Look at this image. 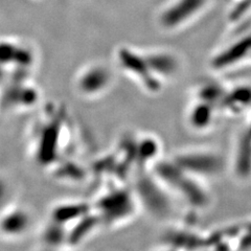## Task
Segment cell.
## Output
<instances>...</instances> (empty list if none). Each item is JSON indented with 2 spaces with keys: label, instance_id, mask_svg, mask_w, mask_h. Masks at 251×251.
Masks as SVG:
<instances>
[{
  "label": "cell",
  "instance_id": "6da1fadb",
  "mask_svg": "<svg viewBox=\"0 0 251 251\" xmlns=\"http://www.w3.org/2000/svg\"><path fill=\"white\" fill-rule=\"evenodd\" d=\"M158 177L163 183H167L192 206L206 207L210 197L206 188L200 184L198 178L188 174L174 161L162 163L158 169Z\"/></svg>",
  "mask_w": 251,
  "mask_h": 251
},
{
  "label": "cell",
  "instance_id": "7a4b0ae2",
  "mask_svg": "<svg viewBox=\"0 0 251 251\" xmlns=\"http://www.w3.org/2000/svg\"><path fill=\"white\" fill-rule=\"evenodd\" d=\"M188 174L195 177H216L225 169L223 157L215 151L194 150L180 153L173 159Z\"/></svg>",
  "mask_w": 251,
  "mask_h": 251
},
{
  "label": "cell",
  "instance_id": "3957f363",
  "mask_svg": "<svg viewBox=\"0 0 251 251\" xmlns=\"http://www.w3.org/2000/svg\"><path fill=\"white\" fill-rule=\"evenodd\" d=\"M119 62L123 69L135 76L145 87L151 91L160 89V82L149 66L145 54L136 50L124 47L119 51Z\"/></svg>",
  "mask_w": 251,
  "mask_h": 251
},
{
  "label": "cell",
  "instance_id": "277c9868",
  "mask_svg": "<svg viewBox=\"0 0 251 251\" xmlns=\"http://www.w3.org/2000/svg\"><path fill=\"white\" fill-rule=\"evenodd\" d=\"M111 74L103 65H93L84 69L76 80L77 89L84 96L93 97L106 90L111 83Z\"/></svg>",
  "mask_w": 251,
  "mask_h": 251
},
{
  "label": "cell",
  "instance_id": "5b68a950",
  "mask_svg": "<svg viewBox=\"0 0 251 251\" xmlns=\"http://www.w3.org/2000/svg\"><path fill=\"white\" fill-rule=\"evenodd\" d=\"M205 0H178L164 11L160 17L161 25L167 28L178 26L186 19L198 12L203 6Z\"/></svg>",
  "mask_w": 251,
  "mask_h": 251
},
{
  "label": "cell",
  "instance_id": "8992f818",
  "mask_svg": "<svg viewBox=\"0 0 251 251\" xmlns=\"http://www.w3.org/2000/svg\"><path fill=\"white\" fill-rule=\"evenodd\" d=\"M30 217L25 209H5L0 215V232L9 238H18L26 233Z\"/></svg>",
  "mask_w": 251,
  "mask_h": 251
},
{
  "label": "cell",
  "instance_id": "52a82bcc",
  "mask_svg": "<svg viewBox=\"0 0 251 251\" xmlns=\"http://www.w3.org/2000/svg\"><path fill=\"white\" fill-rule=\"evenodd\" d=\"M233 169L241 179L251 176V135L245 130L239 137L235 149Z\"/></svg>",
  "mask_w": 251,
  "mask_h": 251
},
{
  "label": "cell",
  "instance_id": "ba28073f",
  "mask_svg": "<svg viewBox=\"0 0 251 251\" xmlns=\"http://www.w3.org/2000/svg\"><path fill=\"white\" fill-rule=\"evenodd\" d=\"M168 246L179 251H193L205 249L207 238L186 230H174L167 235Z\"/></svg>",
  "mask_w": 251,
  "mask_h": 251
},
{
  "label": "cell",
  "instance_id": "9c48e42d",
  "mask_svg": "<svg viewBox=\"0 0 251 251\" xmlns=\"http://www.w3.org/2000/svg\"><path fill=\"white\" fill-rule=\"evenodd\" d=\"M216 106L198 100L187 112V123L195 131H205L214 123Z\"/></svg>",
  "mask_w": 251,
  "mask_h": 251
},
{
  "label": "cell",
  "instance_id": "30bf717a",
  "mask_svg": "<svg viewBox=\"0 0 251 251\" xmlns=\"http://www.w3.org/2000/svg\"><path fill=\"white\" fill-rule=\"evenodd\" d=\"M33 60L31 51L25 46H20L12 41H0V66L16 63L17 65L25 67Z\"/></svg>",
  "mask_w": 251,
  "mask_h": 251
},
{
  "label": "cell",
  "instance_id": "8fae6325",
  "mask_svg": "<svg viewBox=\"0 0 251 251\" xmlns=\"http://www.w3.org/2000/svg\"><path fill=\"white\" fill-rule=\"evenodd\" d=\"M220 107L232 114L244 112L251 107V86H239L227 92Z\"/></svg>",
  "mask_w": 251,
  "mask_h": 251
},
{
  "label": "cell",
  "instance_id": "7c38bea8",
  "mask_svg": "<svg viewBox=\"0 0 251 251\" xmlns=\"http://www.w3.org/2000/svg\"><path fill=\"white\" fill-rule=\"evenodd\" d=\"M145 57L152 73L158 76L173 75L177 70V60L166 52H149L145 53Z\"/></svg>",
  "mask_w": 251,
  "mask_h": 251
},
{
  "label": "cell",
  "instance_id": "4fadbf2b",
  "mask_svg": "<svg viewBox=\"0 0 251 251\" xmlns=\"http://www.w3.org/2000/svg\"><path fill=\"white\" fill-rule=\"evenodd\" d=\"M251 50V36L243 39L242 41L229 47L226 51L220 53L213 61V65L215 68L221 69L226 66H229L233 63H237L243 57L246 56L248 51Z\"/></svg>",
  "mask_w": 251,
  "mask_h": 251
},
{
  "label": "cell",
  "instance_id": "5bb4252c",
  "mask_svg": "<svg viewBox=\"0 0 251 251\" xmlns=\"http://www.w3.org/2000/svg\"><path fill=\"white\" fill-rule=\"evenodd\" d=\"M226 91L217 84H207L198 91V100L205 101L214 106H221L226 96Z\"/></svg>",
  "mask_w": 251,
  "mask_h": 251
},
{
  "label": "cell",
  "instance_id": "9a60e30c",
  "mask_svg": "<svg viewBox=\"0 0 251 251\" xmlns=\"http://www.w3.org/2000/svg\"><path fill=\"white\" fill-rule=\"evenodd\" d=\"M237 250H251V221L242 225H237Z\"/></svg>",
  "mask_w": 251,
  "mask_h": 251
},
{
  "label": "cell",
  "instance_id": "2e32d148",
  "mask_svg": "<svg viewBox=\"0 0 251 251\" xmlns=\"http://www.w3.org/2000/svg\"><path fill=\"white\" fill-rule=\"evenodd\" d=\"M9 185H7L3 180L0 179V215L5 210L7 200H9Z\"/></svg>",
  "mask_w": 251,
  "mask_h": 251
},
{
  "label": "cell",
  "instance_id": "e0dca14e",
  "mask_svg": "<svg viewBox=\"0 0 251 251\" xmlns=\"http://www.w3.org/2000/svg\"><path fill=\"white\" fill-rule=\"evenodd\" d=\"M160 251H179V250H177V249H174V248H172V247L168 246V248L163 249V250H160Z\"/></svg>",
  "mask_w": 251,
  "mask_h": 251
},
{
  "label": "cell",
  "instance_id": "ac0fdd59",
  "mask_svg": "<svg viewBox=\"0 0 251 251\" xmlns=\"http://www.w3.org/2000/svg\"><path fill=\"white\" fill-rule=\"evenodd\" d=\"M246 131L249 133V134L251 135V122L249 123V125H248V127L246 128Z\"/></svg>",
  "mask_w": 251,
  "mask_h": 251
}]
</instances>
